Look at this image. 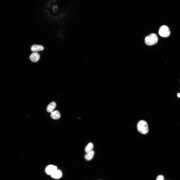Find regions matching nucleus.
Segmentation results:
<instances>
[{
    "label": "nucleus",
    "instance_id": "nucleus-1",
    "mask_svg": "<svg viewBox=\"0 0 180 180\" xmlns=\"http://www.w3.org/2000/svg\"><path fill=\"white\" fill-rule=\"evenodd\" d=\"M137 128L138 131L143 134H145L148 133L149 131L148 125L145 121L141 120L138 123Z\"/></svg>",
    "mask_w": 180,
    "mask_h": 180
},
{
    "label": "nucleus",
    "instance_id": "nucleus-2",
    "mask_svg": "<svg viewBox=\"0 0 180 180\" xmlns=\"http://www.w3.org/2000/svg\"><path fill=\"white\" fill-rule=\"evenodd\" d=\"M158 41L157 35L154 33L150 34L145 39V43L149 46H152L156 44Z\"/></svg>",
    "mask_w": 180,
    "mask_h": 180
},
{
    "label": "nucleus",
    "instance_id": "nucleus-3",
    "mask_svg": "<svg viewBox=\"0 0 180 180\" xmlns=\"http://www.w3.org/2000/svg\"><path fill=\"white\" fill-rule=\"evenodd\" d=\"M159 33L161 36L167 37L170 36V32L168 27L166 25H163L160 28Z\"/></svg>",
    "mask_w": 180,
    "mask_h": 180
},
{
    "label": "nucleus",
    "instance_id": "nucleus-4",
    "mask_svg": "<svg viewBox=\"0 0 180 180\" xmlns=\"http://www.w3.org/2000/svg\"><path fill=\"white\" fill-rule=\"evenodd\" d=\"M40 56L39 54L36 52L32 53L30 56V60L32 62H37L40 59Z\"/></svg>",
    "mask_w": 180,
    "mask_h": 180
},
{
    "label": "nucleus",
    "instance_id": "nucleus-5",
    "mask_svg": "<svg viewBox=\"0 0 180 180\" xmlns=\"http://www.w3.org/2000/svg\"><path fill=\"white\" fill-rule=\"evenodd\" d=\"M57 170V167L56 166L51 165L47 167L46 172L48 174L51 175L53 173Z\"/></svg>",
    "mask_w": 180,
    "mask_h": 180
},
{
    "label": "nucleus",
    "instance_id": "nucleus-6",
    "mask_svg": "<svg viewBox=\"0 0 180 180\" xmlns=\"http://www.w3.org/2000/svg\"><path fill=\"white\" fill-rule=\"evenodd\" d=\"M44 49V47L41 45H32L31 48V50L33 52L41 51Z\"/></svg>",
    "mask_w": 180,
    "mask_h": 180
},
{
    "label": "nucleus",
    "instance_id": "nucleus-7",
    "mask_svg": "<svg viewBox=\"0 0 180 180\" xmlns=\"http://www.w3.org/2000/svg\"><path fill=\"white\" fill-rule=\"evenodd\" d=\"M56 106L55 102H53L50 103L47 106V110L48 112H51L55 109Z\"/></svg>",
    "mask_w": 180,
    "mask_h": 180
},
{
    "label": "nucleus",
    "instance_id": "nucleus-8",
    "mask_svg": "<svg viewBox=\"0 0 180 180\" xmlns=\"http://www.w3.org/2000/svg\"><path fill=\"white\" fill-rule=\"evenodd\" d=\"M50 116L52 119L55 120L59 119L61 117L60 114L57 110L51 112Z\"/></svg>",
    "mask_w": 180,
    "mask_h": 180
},
{
    "label": "nucleus",
    "instance_id": "nucleus-9",
    "mask_svg": "<svg viewBox=\"0 0 180 180\" xmlns=\"http://www.w3.org/2000/svg\"><path fill=\"white\" fill-rule=\"evenodd\" d=\"M51 175L52 177L54 178L59 179L61 177L62 173L60 171L57 170L53 173Z\"/></svg>",
    "mask_w": 180,
    "mask_h": 180
},
{
    "label": "nucleus",
    "instance_id": "nucleus-10",
    "mask_svg": "<svg viewBox=\"0 0 180 180\" xmlns=\"http://www.w3.org/2000/svg\"><path fill=\"white\" fill-rule=\"evenodd\" d=\"M94 155V152L93 151L87 153L85 155V159L88 161L91 160L93 158Z\"/></svg>",
    "mask_w": 180,
    "mask_h": 180
},
{
    "label": "nucleus",
    "instance_id": "nucleus-11",
    "mask_svg": "<svg viewBox=\"0 0 180 180\" xmlns=\"http://www.w3.org/2000/svg\"><path fill=\"white\" fill-rule=\"evenodd\" d=\"M94 147L93 144L92 143H90L86 146L85 148V151L87 153H89L92 151Z\"/></svg>",
    "mask_w": 180,
    "mask_h": 180
},
{
    "label": "nucleus",
    "instance_id": "nucleus-12",
    "mask_svg": "<svg viewBox=\"0 0 180 180\" xmlns=\"http://www.w3.org/2000/svg\"><path fill=\"white\" fill-rule=\"evenodd\" d=\"M156 180H164V177L163 175H159L157 177Z\"/></svg>",
    "mask_w": 180,
    "mask_h": 180
},
{
    "label": "nucleus",
    "instance_id": "nucleus-13",
    "mask_svg": "<svg viewBox=\"0 0 180 180\" xmlns=\"http://www.w3.org/2000/svg\"><path fill=\"white\" fill-rule=\"evenodd\" d=\"M177 96L178 97H180V93L178 94Z\"/></svg>",
    "mask_w": 180,
    "mask_h": 180
}]
</instances>
